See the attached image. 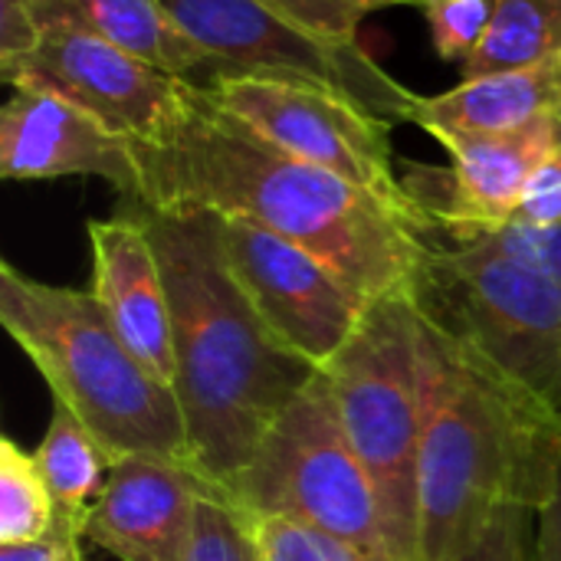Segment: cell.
<instances>
[{
    "label": "cell",
    "instance_id": "obj_6",
    "mask_svg": "<svg viewBox=\"0 0 561 561\" xmlns=\"http://www.w3.org/2000/svg\"><path fill=\"white\" fill-rule=\"evenodd\" d=\"M247 516H289L371 561H391L375 483L358 460L329 375L319 368L260 440L250 467L230 486Z\"/></svg>",
    "mask_w": 561,
    "mask_h": 561
},
{
    "label": "cell",
    "instance_id": "obj_16",
    "mask_svg": "<svg viewBox=\"0 0 561 561\" xmlns=\"http://www.w3.org/2000/svg\"><path fill=\"white\" fill-rule=\"evenodd\" d=\"M561 112V56L463 79L440 95H421L414 125L424 131H513Z\"/></svg>",
    "mask_w": 561,
    "mask_h": 561
},
{
    "label": "cell",
    "instance_id": "obj_3",
    "mask_svg": "<svg viewBox=\"0 0 561 561\" xmlns=\"http://www.w3.org/2000/svg\"><path fill=\"white\" fill-rule=\"evenodd\" d=\"M421 561H454L500 510L542 513L561 473V411L421 309Z\"/></svg>",
    "mask_w": 561,
    "mask_h": 561
},
{
    "label": "cell",
    "instance_id": "obj_22",
    "mask_svg": "<svg viewBox=\"0 0 561 561\" xmlns=\"http://www.w3.org/2000/svg\"><path fill=\"white\" fill-rule=\"evenodd\" d=\"M247 523L253 529L260 561H371L352 546L289 516H260Z\"/></svg>",
    "mask_w": 561,
    "mask_h": 561
},
{
    "label": "cell",
    "instance_id": "obj_30",
    "mask_svg": "<svg viewBox=\"0 0 561 561\" xmlns=\"http://www.w3.org/2000/svg\"><path fill=\"white\" fill-rule=\"evenodd\" d=\"M408 3H417V7H421V3H424V0H408Z\"/></svg>",
    "mask_w": 561,
    "mask_h": 561
},
{
    "label": "cell",
    "instance_id": "obj_25",
    "mask_svg": "<svg viewBox=\"0 0 561 561\" xmlns=\"http://www.w3.org/2000/svg\"><path fill=\"white\" fill-rule=\"evenodd\" d=\"M286 20L329 36V39H358V23L385 7H398L408 0H263Z\"/></svg>",
    "mask_w": 561,
    "mask_h": 561
},
{
    "label": "cell",
    "instance_id": "obj_10",
    "mask_svg": "<svg viewBox=\"0 0 561 561\" xmlns=\"http://www.w3.org/2000/svg\"><path fill=\"white\" fill-rule=\"evenodd\" d=\"M0 76L10 89H39L72 102L125 141L154 138L187 85L79 26L39 30L26 49L0 56Z\"/></svg>",
    "mask_w": 561,
    "mask_h": 561
},
{
    "label": "cell",
    "instance_id": "obj_4",
    "mask_svg": "<svg viewBox=\"0 0 561 561\" xmlns=\"http://www.w3.org/2000/svg\"><path fill=\"white\" fill-rule=\"evenodd\" d=\"M0 325L43 375L53 404L66 408L108 460L161 457L194 467L174 388L131 355L92 289L53 286L0 263Z\"/></svg>",
    "mask_w": 561,
    "mask_h": 561
},
{
    "label": "cell",
    "instance_id": "obj_18",
    "mask_svg": "<svg viewBox=\"0 0 561 561\" xmlns=\"http://www.w3.org/2000/svg\"><path fill=\"white\" fill-rule=\"evenodd\" d=\"M33 457L53 496V510H56L53 536L85 539V523L108 480V467H112L108 454L66 408H53L49 427L39 447L33 450Z\"/></svg>",
    "mask_w": 561,
    "mask_h": 561
},
{
    "label": "cell",
    "instance_id": "obj_29",
    "mask_svg": "<svg viewBox=\"0 0 561 561\" xmlns=\"http://www.w3.org/2000/svg\"><path fill=\"white\" fill-rule=\"evenodd\" d=\"M536 561H561V473L556 496L536 516Z\"/></svg>",
    "mask_w": 561,
    "mask_h": 561
},
{
    "label": "cell",
    "instance_id": "obj_23",
    "mask_svg": "<svg viewBox=\"0 0 561 561\" xmlns=\"http://www.w3.org/2000/svg\"><path fill=\"white\" fill-rule=\"evenodd\" d=\"M434 49L444 62H467L486 39L493 20V0H424L421 3Z\"/></svg>",
    "mask_w": 561,
    "mask_h": 561
},
{
    "label": "cell",
    "instance_id": "obj_19",
    "mask_svg": "<svg viewBox=\"0 0 561 561\" xmlns=\"http://www.w3.org/2000/svg\"><path fill=\"white\" fill-rule=\"evenodd\" d=\"M561 56V0H493L483 46L463 62V79Z\"/></svg>",
    "mask_w": 561,
    "mask_h": 561
},
{
    "label": "cell",
    "instance_id": "obj_24",
    "mask_svg": "<svg viewBox=\"0 0 561 561\" xmlns=\"http://www.w3.org/2000/svg\"><path fill=\"white\" fill-rule=\"evenodd\" d=\"M191 561H260L253 529L247 516L230 506V500L210 496L201 503L197 546Z\"/></svg>",
    "mask_w": 561,
    "mask_h": 561
},
{
    "label": "cell",
    "instance_id": "obj_12",
    "mask_svg": "<svg viewBox=\"0 0 561 561\" xmlns=\"http://www.w3.org/2000/svg\"><path fill=\"white\" fill-rule=\"evenodd\" d=\"M450 168L404 161L401 184L427 227H496L516 217L539 164L561 148V112L513 131H437Z\"/></svg>",
    "mask_w": 561,
    "mask_h": 561
},
{
    "label": "cell",
    "instance_id": "obj_1",
    "mask_svg": "<svg viewBox=\"0 0 561 561\" xmlns=\"http://www.w3.org/2000/svg\"><path fill=\"white\" fill-rule=\"evenodd\" d=\"M131 154L138 181L122 201L253 220L316 253L365 302L414 286L427 243L408 217L276 148L201 82L187 79L174 115Z\"/></svg>",
    "mask_w": 561,
    "mask_h": 561
},
{
    "label": "cell",
    "instance_id": "obj_13",
    "mask_svg": "<svg viewBox=\"0 0 561 561\" xmlns=\"http://www.w3.org/2000/svg\"><path fill=\"white\" fill-rule=\"evenodd\" d=\"M210 496L227 500L220 486L187 463L161 457L112 460L85 539L118 561H191L201 503Z\"/></svg>",
    "mask_w": 561,
    "mask_h": 561
},
{
    "label": "cell",
    "instance_id": "obj_26",
    "mask_svg": "<svg viewBox=\"0 0 561 561\" xmlns=\"http://www.w3.org/2000/svg\"><path fill=\"white\" fill-rule=\"evenodd\" d=\"M454 561H536V513L500 510Z\"/></svg>",
    "mask_w": 561,
    "mask_h": 561
},
{
    "label": "cell",
    "instance_id": "obj_28",
    "mask_svg": "<svg viewBox=\"0 0 561 561\" xmlns=\"http://www.w3.org/2000/svg\"><path fill=\"white\" fill-rule=\"evenodd\" d=\"M82 539H62L49 536L39 542H20V546H0V561H82Z\"/></svg>",
    "mask_w": 561,
    "mask_h": 561
},
{
    "label": "cell",
    "instance_id": "obj_15",
    "mask_svg": "<svg viewBox=\"0 0 561 561\" xmlns=\"http://www.w3.org/2000/svg\"><path fill=\"white\" fill-rule=\"evenodd\" d=\"M92 296L131 355L174 388V325L168 283L145 224L118 207L115 217L89 220Z\"/></svg>",
    "mask_w": 561,
    "mask_h": 561
},
{
    "label": "cell",
    "instance_id": "obj_20",
    "mask_svg": "<svg viewBox=\"0 0 561 561\" xmlns=\"http://www.w3.org/2000/svg\"><path fill=\"white\" fill-rule=\"evenodd\" d=\"M56 529L53 496L33 454L0 437V546L39 542Z\"/></svg>",
    "mask_w": 561,
    "mask_h": 561
},
{
    "label": "cell",
    "instance_id": "obj_11",
    "mask_svg": "<svg viewBox=\"0 0 561 561\" xmlns=\"http://www.w3.org/2000/svg\"><path fill=\"white\" fill-rule=\"evenodd\" d=\"M220 233L230 270L266 329L325 368L358 329L368 302L316 253L253 220L220 217Z\"/></svg>",
    "mask_w": 561,
    "mask_h": 561
},
{
    "label": "cell",
    "instance_id": "obj_7",
    "mask_svg": "<svg viewBox=\"0 0 561 561\" xmlns=\"http://www.w3.org/2000/svg\"><path fill=\"white\" fill-rule=\"evenodd\" d=\"M421 237L427 250L411 293L424 316L561 411L559 283L483 243Z\"/></svg>",
    "mask_w": 561,
    "mask_h": 561
},
{
    "label": "cell",
    "instance_id": "obj_21",
    "mask_svg": "<svg viewBox=\"0 0 561 561\" xmlns=\"http://www.w3.org/2000/svg\"><path fill=\"white\" fill-rule=\"evenodd\" d=\"M421 233H434V237L457 240V243H483L561 286V224L536 227V224L513 217L496 227H424Z\"/></svg>",
    "mask_w": 561,
    "mask_h": 561
},
{
    "label": "cell",
    "instance_id": "obj_5",
    "mask_svg": "<svg viewBox=\"0 0 561 561\" xmlns=\"http://www.w3.org/2000/svg\"><path fill=\"white\" fill-rule=\"evenodd\" d=\"M322 371L329 375L345 434L375 483L391 561H421L427 388L414 293L398 289L368 302L358 329Z\"/></svg>",
    "mask_w": 561,
    "mask_h": 561
},
{
    "label": "cell",
    "instance_id": "obj_17",
    "mask_svg": "<svg viewBox=\"0 0 561 561\" xmlns=\"http://www.w3.org/2000/svg\"><path fill=\"white\" fill-rule=\"evenodd\" d=\"M46 26L89 30L135 53L138 59L191 82L207 69V56L174 23L164 0H33L30 7L33 39Z\"/></svg>",
    "mask_w": 561,
    "mask_h": 561
},
{
    "label": "cell",
    "instance_id": "obj_8",
    "mask_svg": "<svg viewBox=\"0 0 561 561\" xmlns=\"http://www.w3.org/2000/svg\"><path fill=\"white\" fill-rule=\"evenodd\" d=\"M164 7L207 56V82L227 76L299 82L345 95L391 125L414 122L421 95L381 69L358 39L319 36L263 0H164Z\"/></svg>",
    "mask_w": 561,
    "mask_h": 561
},
{
    "label": "cell",
    "instance_id": "obj_2",
    "mask_svg": "<svg viewBox=\"0 0 561 561\" xmlns=\"http://www.w3.org/2000/svg\"><path fill=\"white\" fill-rule=\"evenodd\" d=\"M148 230L171 299L174 394L187 424L191 463L230 486L250 467L283 408L319 371L283 345L237 283L220 217L122 201Z\"/></svg>",
    "mask_w": 561,
    "mask_h": 561
},
{
    "label": "cell",
    "instance_id": "obj_9",
    "mask_svg": "<svg viewBox=\"0 0 561 561\" xmlns=\"http://www.w3.org/2000/svg\"><path fill=\"white\" fill-rule=\"evenodd\" d=\"M207 89L276 148L371 191L417 230L427 227V217L414 207L394 171L391 122L365 112L345 95L299 82L227 76L207 82Z\"/></svg>",
    "mask_w": 561,
    "mask_h": 561
},
{
    "label": "cell",
    "instance_id": "obj_14",
    "mask_svg": "<svg viewBox=\"0 0 561 561\" xmlns=\"http://www.w3.org/2000/svg\"><path fill=\"white\" fill-rule=\"evenodd\" d=\"M0 174L7 181L102 178L118 197H131L138 181L131 141L39 89H13L0 112Z\"/></svg>",
    "mask_w": 561,
    "mask_h": 561
},
{
    "label": "cell",
    "instance_id": "obj_27",
    "mask_svg": "<svg viewBox=\"0 0 561 561\" xmlns=\"http://www.w3.org/2000/svg\"><path fill=\"white\" fill-rule=\"evenodd\" d=\"M516 217L526 224H536V227H559L561 224V148L556 154H549L539 164V171L529 178Z\"/></svg>",
    "mask_w": 561,
    "mask_h": 561
}]
</instances>
